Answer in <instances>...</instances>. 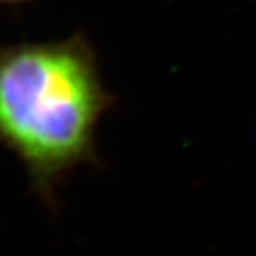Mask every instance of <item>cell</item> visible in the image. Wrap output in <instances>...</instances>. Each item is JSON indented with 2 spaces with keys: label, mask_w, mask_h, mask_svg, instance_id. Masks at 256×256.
<instances>
[{
  "label": "cell",
  "mask_w": 256,
  "mask_h": 256,
  "mask_svg": "<svg viewBox=\"0 0 256 256\" xmlns=\"http://www.w3.org/2000/svg\"><path fill=\"white\" fill-rule=\"evenodd\" d=\"M113 104L82 34L0 45V147L20 160L51 212L72 172L99 164L96 130Z\"/></svg>",
  "instance_id": "obj_1"
},
{
  "label": "cell",
  "mask_w": 256,
  "mask_h": 256,
  "mask_svg": "<svg viewBox=\"0 0 256 256\" xmlns=\"http://www.w3.org/2000/svg\"><path fill=\"white\" fill-rule=\"evenodd\" d=\"M30 2L32 0H0V6H20Z\"/></svg>",
  "instance_id": "obj_2"
}]
</instances>
